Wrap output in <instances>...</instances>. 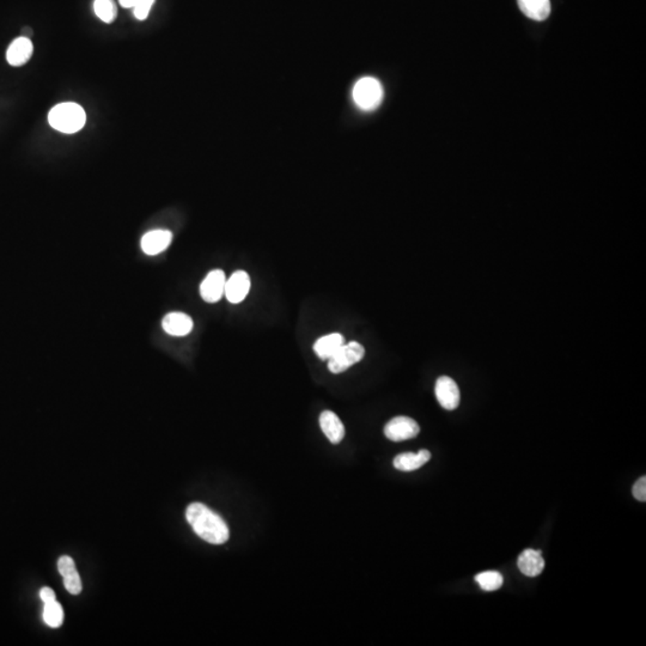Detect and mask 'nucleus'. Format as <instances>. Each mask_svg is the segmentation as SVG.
Wrapping results in <instances>:
<instances>
[{
	"instance_id": "1",
	"label": "nucleus",
	"mask_w": 646,
	"mask_h": 646,
	"mask_svg": "<svg viewBox=\"0 0 646 646\" xmlns=\"http://www.w3.org/2000/svg\"><path fill=\"white\" fill-rule=\"evenodd\" d=\"M186 519L203 541L223 545L229 540V526L226 521L203 504H191L186 510Z\"/></svg>"
},
{
	"instance_id": "2",
	"label": "nucleus",
	"mask_w": 646,
	"mask_h": 646,
	"mask_svg": "<svg viewBox=\"0 0 646 646\" xmlns=\"http://www.w3.org/2000/svg\"><path fill=\"white\" fill-rule=\"evenodd\" d=\"M48 122L55 131L72 134L84 127L87 114L82 105L73 102H65L53 107L48 114Z\"/></svg>"
},
{
	"instance_id": "3",
	"label": "nucleus",
	"mask_w": 646,
	"mask_h": 646,
	"mask_svg": "<svg viewBox=\"0 0 646 646\" xmlns=\"http://www.w3.org/2000/svg\"><path fill=\"white\" fill-rule=\"evenodd\" d=\"M384 91L378 79L364 77L354 84L352 98L358 108L365 112H371L380 107L383 101Z\"/></svg>"
},
{
	"instance_id": "4",
	"label": "nucleus",
	"mask_w": 646,
	"mask_h": 646,
	"mask_svg": "<svg viewBox=\"0 0 646 646\" xmlns=\"http://www.w3.org/2000/svg\"><path fill=\"white\" fill-rule=\"evenodd\" d=\"M364 346L359 342L352 341L344 344L340 349L328 359V369L332 374H341L354 366L364 358Z\"/></svg>"
},
{
	"instance_id": "5",
	"label": "nucleus",
	"mask_w": 646,
	"mask_h": 646,
	"mask_svg": "<svg viewBox=\"0 0 646 646\" xmlns=\"http://www.w3.org/2000/svg\"><path fill=\"white\" fill-rule=\"evenodd\" d=\"M420 433L417 421L408 417H395L384 426V435L393 442L412 440Z\"/></svg>"
},
{
	"instance_id": "6",
	"label": "nucleus",
	"mask_w": 646,
	"mask_h": 646,
	"mask_svg": "<svg viewBox=\"0 0 646 646\" xmlns=\"http://www.w3.org/2000/svg\"><path fill=\"white\" fill-rule=\"evenodd\" d=\"M226 277L222 270L211 271L200 285V295L207 303H216L226 293Z\"/></svg>"
},
{
	"instance_id": "7",
	"label": "nucleus",
	"mask_w": 646,
	"mask_h": 646,
	"mask_svg": "<svg viewBox=\"0 0 646 646\" xmlns=\"http://www.w3.org/2000/svg\"><path fill=\"white\" fill-rule=\"evenodd\" d=\"M436 398L444 410L454 411L459 407L461 394L457 384L448 376H442L436 382L435 387Z\"/></svg>"
},
{
	"instance_id": "8",
	"label": "nucleus",
	"mask_w": 646,
	"mask_h": 646,
	"mask_svg": "<svg viewBox=\"0 0 646 646\" xmlns=\"http://www.w3.org/2000/svg\"><path fill=\"white\" fill-rule=\"evenodd\" d=\"M250 278L245 271H237L226 280V297L230 303L238 305L248 296Z\"/></svg>"
},
{
	"instance_id": "9",
	"label": "nucleus",
	"mask_w": 646,
	"mask_h": 646,
	"mask_svg": "<svg viewBox=\"0 0 646 646\" xmlns=\"http://www.w3.org/2000/svg\"><path fill=\"white\" fill-rule=\"evenodd\" d=\"M173 240V233L169 230H152L144 235L140 247L147 255L154 256L164 252Z\"/></svg>"
},
{
	"instance_id": "10",
	"label": "nucleus",
	"mask_w": 646,
	"mask_h": 646,
	"mask_svg": "<svg viewBox=\"0 0 646 646\" xmlns=\"http://www.w3.org/2000/svg\"><path fill=\"white\" fill-rule=\"evenodd\" d=\"M162 327L166 334L186 337L192 332L194 323L192 317L184 312H169L162 321Z\"/></svg>"
},
{
	"instance_id": "11",
	"label": "nucleus",
	"mask_w": 646,
	"mask_h": 646,
	"mask_svg": "<svg viewBox=\"0 0 646 646\" xmlns=\"http://www.w3.org/2000/svg\"><path fill=\"white\" fill-rule=\"evenodd\" d=\"M33 53H34V46H33L31 38L21 36L11 42V45L6 52V60L11 66L19 68L31 60Z\"/></svg>"
},
{
	"instance_id": "12",
	"label": "nucleus",
	"mask_w": 646,
	"mask_h": 646,
	"mask_svg": "<svg viewBox=\"0 0 646 646\" xmlns=\"http://www.w3.org/2000/svg\"><path fill=\"white\" fill-rule=\"evenodd\" d=\"M58 570L64 578L65 588L68 593L72 595L80 594L83 586L78 571L75 568V560L72 559L71 556H61L58 561Z\"/></svg>"
},
{
	"instance_id": "13",
	"label": "nucleus",
	"mask_w": 646,
	"mask_h": 646,
	"mask_svg": "<svg viewBox=\"0 0 646 646\" xmlns=\"http://www.w3.org/2000/svg\"><path fill=\"white\" fill-rule=\"evenodd\" d=\"M517 566L519 571L526 577H537L541 575L545 568V560L541 551L531 549L523 551L517 560Z\"/></svg>"
},
{
	"instance_id": "14",
	"label": "nucleus",
	"mask_w": 646,
	"mask_h": 646,
	"mask_svg": "<svg viewBox=\"0 0 646 646\" xmlns=\"http://www.w3.org/2000/svg\"><path fill=\"white\" fill-rule=\"evenodd\" d=\"M319 426L332 444L340 443L345 437V426L332 411H323L319 414Z\"/></svg>"
},
{
	"instance_id": "15",
	"label": "nucleus",
	"mask_w": 646,
	"mask_h": 646,
	"mask_svg": "<svg viewBox=\"0 0 646 646\" xmlns=\"http://www.w3.org/2000/svg\"><path fill=\"white\" fill-rule=\"evenodd\" d=\"M431 460V452L423 449L417 454L414 452H403L395 457L393 461L395 468L401 472H413L419 470Z\"/></svg>"
},
{
	"instance_id": "16",
	"label": "nucleus",
	"mask_w": 646,
	"mask_h": 646,
	"mask_svg": "<svg viewBox=\"0 0 646 646\" xmlns=\"http://www.w3.org/2000/svg\"><path fill=\"white\" fill-rule=\"evenodd\" d=\"M517 3L524 16L534 21H545L551 14L549 0H517Z\"/></svg>"
},
{
	"instance_id": "17",
	"label": "nucleus",
	"mask_w": 646,
	"mask_h": 646,
	"mask_svg": "<svg viewBox=\"0 0 646 646\" xmlns=\"http://www.w3.org/2000/svg\"><path fill=\"white\" fill-rule=\"evenodd\" d=\"M345 344V338L340 333H332L319 338L314 344V351L321 359H329Z\"/></svg>"
},
{
	"instance_id": "18",
	"label": "nucleus",
	"mask_w": 646,
	"mask_h": 646,
	"mask_svg": "<svg viewBox=\"0 0 646 646\" xmlns=\"http://www.w3.org/2000/svg\"><path fill=\"white\" fill-rule=\"evenodd\" d=\"M43 620H45L46 624L48 625L49 628H60L63 623H64V610H63V607H61L59 602L54 600V601L45 603Z\"/></svg>"
},
{
	"instance_id": "19",
	"label": "nucleus",
	"mask_w": 646,
	"mask_h": 646,
	"mask_svg": "<svg viewBox=\"0 0 646 646\" xmlns=\"http://www.w3.org/2000/svg\"><path fill=\"white\" fill-rule=\"evenodd\" d=\"M475 581L484 591H496L503 586V576L497 571H484L475 576Z\"/></svg>"
},
{
	"instance_id": "20",
	"label": "nucleus",
	"mask_w": 646,
	"mask_h": 646,
	"mask_svg": "<svg viewBox=\"0 0 646 646\" xmlns=\"http://www.w3.org/2000/svg\"><path fill=\"white\" fill-rule=\"evenodd\" d=\"M94 11L102 22L112 23L117 18V8L114 0H95Z\"/></svg>"
},
{
	"instance_id": "21",
	"label": "nucleus",
	"mask_w": 646,
	"mask_h": 646,
	"mask_svg": "<svg viewBox=\"0 0 646 646\" xmlns=\"http://www.w3.org/2000/svg\"><path fill=\"white\" fill-rule=\"evenodd\" d=\"M154 1L156 0H139L137 3L136 6L133 8L134 10V17L139 21H144L149 17V14H150L151 9L154 6Z\"/></svg>"
},
{
	"instance_id": "22",
	"label": "nucleus",
	"mask_w": 646,
	"mask_h": 646,
	"mask_svg": "<svg viewBox=\"0 0 646 646\" xmlns=\"http://www.w3.org/2000/svg\"><path fill=\"white\" fill-rule=\"evenodd\" d=\"M633 496L639 502H646V477H642L638 479L633 486Z\"/></svg>"
},
{
	"instance_id": "23",
	"label": "nucleus",
	"mask_w": 646,
	"mask_h": 646,
	"mask_svg": "<svg viewBox=\"0 0 646 646\" xmlns=\"http://www.w3.org/2000/svg\"><path fill=\"white\" fill-rule=\"evenodd\" d=\"M40 598H41L43 603L52 602L55 600V593H54L51 588H48V586H46V588H43V589L40 591Z\"/></svg>"
},
{
	"instance_id": "24",
	"label": "nucleus",
	"mask_w": 646,
	"mask_h": 646,
	"mask_svg": "<svg viewBox=\"0 0 646 646\" xmlns=\"http://www.w3.org/2000/svg\"><path fill=\"white\" fill-rule=\"evenodd\" d=\"M122 8L129 9L134 8L139 0H119Z\"/></svg>"
}]
</instances>
